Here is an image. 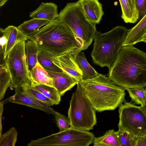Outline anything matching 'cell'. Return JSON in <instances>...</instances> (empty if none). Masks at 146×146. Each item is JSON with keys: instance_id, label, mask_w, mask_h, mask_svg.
<instances>
[{"instance_id": "6da1fadb", "label": "cell", "mask_w": 146, "mask_h": 146, "mask_svg": "<svg viewBox=\"0 0 146 146\" xmlns=\"http://www.w3.org/2000/svg\"><path fill=\"white\" fill-rule=\"evenodd\" d=\"M109 79L125 90L146 87V53L133 46H123L110 68Z\"/></svg>"}, {"instance_id": "7a4b0ae2", "label": "cell", "mask_w": 146, "mask_h": 146, "mask_svg": "<svg viewBox=\"0 0 146 146\" xmlns=\"http://www.w3.org/2000/svg\"><path fill=\"white\" fill-rule=\"evenodd\" d=\"M28 37L29 40L35 42L40 49L56 57L76 48L83 47L71 29L57 19L50 22Z\"/></svg>"}, {"instance_id": "3957f363", "label": "cell", "mask_w": 146, "mask_h": 146, "mask_svg": "<svg viewBox=\"0 0 146 146\" xmlns=\"http://www.w3.org/2000/svg\"><path fill=\"white\" fill-rule=\"evenodd\" d=\"M85 95L98 112L113 110L125 101V89L106 75L78 82Z\"/></svg>"}, {"instance_id": "277c9868", "label": "cell", "mask_w": 146, "mask_h": 146, "mask_svg": "<svg viewBox=\"0 0 146 146\" xmlns=\"http://www.w3.org/2000/svg\"><path fill=\"white\" fill-rule=\"evenodd\" d=\"M128 30L123 26H118L104 33L96 31L91 54L94 62L109 69L123 46Z\"/></svg>"}, {"instance_id": "5b68a950", "label": "cell", "mask_w": 146, "mask_h": 146, "mask_svg": "<svg viewBox=\"0 0 146 146\" xmlns=\"http://www.w3.org/2000/svg\"><path fill=\"white\" fill-rule=\"evenodd\" d=\"M57 19L71 29L82 46L91 44L97 31L96 24L88 19L78 1L68 3Z\"/></svg>"}, {"instance_id": "8992f818", "label": "cell", "mask_w": 146, "mask_h": 146, "mask_svg": "<svg viewBox=\"0 0 146 146\" xmlns=\"http://www.w3.org/2000/svg\"><path fill=\"white\" fill-rule=\"evenodd\" d=\"M96 111L78 83L70 100L68 110L70 127L84 131L93 129L97 122Z\"/></svg>"}, {"instance_id": "52a82bcc", "label": "cell", "mask_w": 146, "mask_h": 146, "mask_svg": "<svg viewBox=\"0 0 146 146\" xmlns=\"http://www.w3.org/2000/svg\"><path fill=\"white\" fill-rule=\"evenodd\" d=\"M26 41L15 45L6 57V66L10 76L11 89L19 86H35L27 65L25 52Z\"/></svg>"}, {"instance_id": "ba28073f", "label": "cell", "mask_w": 146, "mask_h": 146, "mask_svg": "<svg viewBox=\"0 0 146 146\" xmlns=\"http://www.w3.org/2000/svg\"><path fill=\"white\" fill-rule=\"evenodd\" d=\"M94 137L92 132L70 127L63 131L32 140L28 145L29 146H88L93 143Z\"/></svg>"}, {"instance_id": "9c48e42d", "label": "cell", "mask_w": 146, "mask_h": 146, "mask_svg": "<svg viewBox=\"0 0 146 146\" xmlns=\"http://www.w3.org/2000/svg\"><path fill=\"white\" fill-rule=\"evenodd\" d=\"M119 107L118 128L135 137L146 135V116L141 106L125 101Z\"/></svg>"}, {"instance_id": "30bf717a", "label": "cell", "mask_w": 146, "mask_h": 146, "mask_svg": "<svg viewBox=\"0 0 146 146\" xmlns=\"http://www.w3.org/2000/svg\"><path fill=\"white\" fill-rule=\"evenodd\" d=\"M88 47L86 46L76 48L58 57L54 56L53 61L56 65L72 76L78 82L82 80V72L76 60L77 54Z\"/></svg>"}, {"instance_id": "8fae6325", "label": "cell", "mask_w": 146, "mask_h": 146, "mask_svg": "<svg viewBox=\"0 0 146 146\" xmlns=\"http://www.w3.org/2000/svg\"><path fill=\"white\" fill-rule=\"evenodd\" d=\"M15 89V92L13 95L1 102L4 104L12 103L22 105L54 115L56 113L50 106L36 100L29 94L25 86H19Z\"/></svg>"}, {"instance_id": "7c38bea8", "label": "cell", "mask_w": 146, "mask_h": 146, "mask_svg": "<svg viewBox=\"0 0 146 146\" xmlns=\"http://www.w3.org/2000/svg\"><path fill=\"white\" fill-rule=\"evenodd\" d=\"M51 78L53 86L57 90L60 96L78 83L72 76L65 71L53 72L46 70Z\"/></svg>"}, {"instance_id": "4fadbf2b", "label": "cell", "mask_w": 146, "mask_h": 146, "mask_svg": "<svg viewBox=\"0 0 146 146\" xmlns=\"http://www.w3.org/2000/svg\"><path fill=\"white\" fill-rule=\"evenodd\" d=\"M88 19L96 24H99L104 13L102 4L98 0H78Z\"/></svg>"}, {"instance_id": "5bb4252c", "label": "cell", "mask_w": 146, "mask_h": 146, "mask_svg": "<svg viewBox=\"0 0 146 146\" xmlns=\"http://www.w3.org/2000/svg\"><path fill=\"white\" fill-rule=\"evenodd\" d=\"M30 17L51 22L58 17V7L52 3L42 2L35 11L30 13Z\"/></svg>"}, {"instance_id": "9a60e30c", "label": "cell", "mask_w": 146, "mask_h": 146, "mask_svg": "<svg viewBox=\"0 0 146 146\" xmlns=\"http://www.w3.org/2000/svg\"><path fill=\"white\" fill-rule=\"evenodd\" d=\"M146 33V14L134 27L128 29L123 46H133L141 42Z\"/></svg>"}, {"instance_id": "2e32d148", "label": "cell", "mask_w": 146, "mask_h": 146, "mask_svg": "<svg viewBox=\"0 0 146 146\" xmlns=\"http://www.w3.org/2000/svg\"><path fill=\"white\" fill-rule=\"evenodd\" d=\"M122 10L121 17L126 23H134L139 19L135 0H119Z\"/></svg>"}, {"instance_id": "e0dca14e", "label": "cell", "mask_w": 146, "mask_h": 146, "mask_svg": "<svg viewBox=\"0 0 146 146\" xmlns=\"http://www.w3.org/2000/svg\"><path fill=\"white\" fill-rule=\"evenodd\" d=\"M76 60L82 72V80L91 79L101 74L98 73L87 62L84 52L81 51L77 55Z\"/></svg>"}, {"instance_id": "ac0fdd59", "label": "cell", "mask_w": 146, "mask_h": 146, "mask_svg": "<svg viewBox=\"0 0 146 146\" xmlns=\"http://www.w3.org/2000/svg\"><path fill=\"white\" fill-rule=\"evenodd\" d=\"M30 73L35 86L38 84H43L53 87L51 78L38 62Z\"/></svg>"}, {"instance_id": "d6986e66", "label": "cell", "mask_w": 146, "mask_h": 146, "mask_svg": "<svg viewBox=\"0 0 146 146\" xmlns=\"http://www.w3.org/2000/svg\"><path fill=\"white\" fill-rule=\"evenodd\" d=\"M25 48L27 65L30 72L38 62V54L40 48L35 42L30 40L26 41Z\"/></svg>"}, {"instance_id": "ffe728a7", "label": "cell", "mask_w": 146, "mask_h": 146, "mask_svg": "<svg viewBox=\"0 0 146 146\" xmlns=\"http://www.w3.org/2000/svg\"><path fill=\"white\" fill-rule=\"evenodd\" d=\"M10 34L8 42L5 48L4 59L7 56L11 50L17 44L23 41L29 40L26 36L16 27L10 25Z\"/></svg>"}, {"instance_id": "44dd1931", "label": "cell", "mask_w": 146, "mask_h": 146, "mask_svg": "<svg viewBox=\"0 0 146 146\" xmlns=\"http://www.w3.org/2000/svg\"><path fill=\"white\" fill-rule=\"evenodd\" d=\"M93 143L94 146H120L117 131L109 130L102 136L95 137Z\"/></svg>"}, {"instance_id": "7402d4cb", "label": "cell", "mask_w": 146, "mask_h": 146, "mask_svg": "<svg viewBox=\"0 0 146 146\" xmlns=\"http://www.w3.org/2000/svg\"><path fill=\"white\" fill-rule=\"evenodd\" d=\"M50 22L44 20L32 19L24 21L17 28L24 35L28 36Z\"/></svg>"}, {"instance_id": "603a6c76", "label": "cell", "mask_w": 146, "mask_h": 146, "mask_svg": "<svg viewBox=\"0 0 146 146\" xmlns=\"http://www.w3.org/2000/svg\"><path fill=\"white\" fill-rule=\"evenodd\" d=\"M54 56L40 49L38 54V61L40 65L45 70L53 72L63 71L53 61Z\"/></svg>"}, {"instance_id": "cb8c5ba5", "label": "cell", "mask_w": 146, "mask_h": 146, "mask_svg": "<svg viewBox=\"0 0 146 146\" xmlns=\"http://www.w3.org/2000/svg\"><path fill=\"white\" fill-rule=\"evenodd\" d=\"M32 87L51 100L54 105L59 104L61 96L57 90L54 87L43 84H38Z\"/></svg>"}, {"instance_id": "d4e9b609", "label": "cell", "mask_w": 146, "mask_h": 146, "mask_svg": "<svg viewBox=\"0 0 146 146\" xmlns=\"http://www.w3.org/2000/svg\"><path fill=\"white\" fill-rule=\"evenodd\" d=\"M131 101L135 104L142 106L146 101V90L144 88H135L126 89Z\"/></svg>"}, {"instance_id": "484cf974", "label": "cell", "mask_w": 146, "mask_h": 146, "mask_svg": "<svg viewBox=\"0 0 146 146\" xmlns=\"http://www.w3.org/2000/svg\"><path fill=\"white\" fill-rule=\"evenodd\" d=\"M0 100L3 98L10 82V76L6 66H0Z\"/></svg>"}, {"instance_id": "4316f807", "label": "cell", "mask_w": 146, "mask_h": 146, "mask_svg": "<svg viewBox=\"0 0 146 146\" xmlns=\"http://www.w3.org/2000/svg\"><path fill=\"white\" fill-rule=\"evenodd\" d=\"M17 135L15 127L11 128L6 132L0 135V145L15 146L17 141Z\"/></svg>"}, {"instance_id": "83f0119b", "label": "cell", "mask_w": 146, "mask_h": 146, "mask_svg": "<svg viewBox=\"0 0 146 146\" xmlns=\"http://www.w3.org/2000/svg\"><path fill=\"white\" fill-rule=\"evenodd\" d=\"M117 134L120 146H136L135 137L129 133L119 128Z\"/></svg>"}, {"instance_id": "f1b7e54d", "label": "cell", "mask_w": 146, "mask_h": 146, "mask_svg": "<svg viewBox=\"0 0 146 146\" xmlns=\"http://www.w3.org/2000/svg\"><path fill=\"white\" fill-rule=\"evenodd\" d=\"M26 92L35 99L48 106H51L54 105V102L42 93L32 87H25Z\"/></svg>"}, {"instance_id": "f546056e", "label": "cell", "mask_w": 146, "mask_h": 146, "mask_svg": "<svg viewBox=\"0 0 146 146\" xmlns=\"http://www.w3.org/2000/svg\"><path fill=\"white\" fill-rule=\"evenodd\" d=\"M1 37L0 39V62H5L6 59H4L5 48L9 39L10 34L9 26L5 29H0Z\"/></svg>"}, {"instance_id": "4dcf8cb0", "label": "cell", "mask_w": 146, "mask_h": 146, "mask_svg": "<svg viewBox=\"0 0 146 146\" xmlns=\"http://www.w3.org/2000/svg\"><path fill=\"white\" fill-rule=\"evenodd\" d=\"M54 115L56 125L59 129V132L64 131L70 127V122L68 117L57 112Z\"/></svg>"}, {"instance_id": "1f68e13d", "label": "cell", "mask_w": 146, "mask_h": 146, "mask_svg": "<svg viewBox=\"0 0 146 146\" xmlns=\"http://www.w3.org/2000/svg\"><path fill=\"white\" fill-rule=\"evenodd\" d=\"M139 14L138 20H140L146 14V0H135Z\"/></svg>"}, {"instance_id": "d6a6232c", "label": "cell", "mask_w": 146, "mask_h": 146, "mask_svg": "<svg viewBox=\"0 0 146 146\" xmlns=\"http://www.w3.org/2000/svg\"><path fill=\"white\" fill-rule=\"evenodd\" d=\"M136 146H146V135L135 137Z\"/></svg>"}, {"instance_id": "836d02e7", "label": "cell", "mask_w": 146, "mask_h": 146, "mask_svg": "<svg viewBox=\"0 0 146 146\" xmlns=\"http://www.w3.org/2000/svg\"><path fill=\"white\" fill-rule=\"evenodd\" d=\"M140 106L141 109L146 116V101L144 105Z\"/></svg>"}, {"instance_id": "e575fe53", "label": "cell", "mask_w": 146, "mask_h": 146, "mask_svg": "<svg viewBox=\"0 0 146 146\" xmlns=\"http://www.w3.org/2000/svg\"><path fill=\"white\" fill-rule=\"evenodd\" d=\"M8 0H0V7L3 6L7 1Z\"/></svg>"}, {"instance_id": "d590c367", "label": "cell", "mask_w": 146, "mask_h": 146, "mask_svg": "<svg viewBox=\"0 0 146 146\" xmlns=\"http://www.w3.org/2000/svg\"><path fill=\"white\" fill-rule=\"evenodd\" d=\"M141 41L144 42L146 43V33L144 35Z\"/></svg>"}]
</instances>
